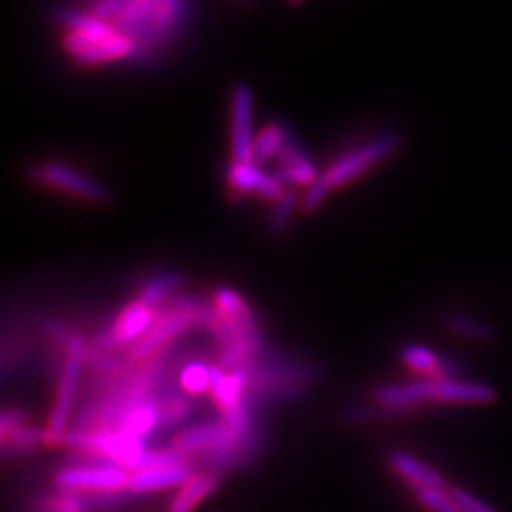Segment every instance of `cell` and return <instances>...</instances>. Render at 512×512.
<instances>
[{
	"label": "cell",
	"instance_id": "5",
	"mask_svg": "<svg viewBox=\"0 0 512 512\" xmlns=\"http://www.w3.org/2000/svg\"><path fill=\"white\" fill-rule=\"evenodd\" d=\"M399 148H401L399 135H384L342 156L317 179V183L311 184L306 190V194L300 200V209L304 213H313L323 205L332 190L342 188L351 181H357L372 167L382 164L389 156H393Z\"/></svg>",
	"mask_w": 512,
	"mask_h": 512
},
{
	"label": "cell",
	"instance_id": "14",
	"mask_svg": "<svg viewBox=\"0 0 512 512\" xmlns=\"http://www.w3.org/2000/svg\"><path fill=\"white\" fill-rule=\"evenodd\" d=\"M387 463L391 471L399 476L408 486H412L416 492L418 490H448L446 478L440 475L439 471L431 465H427L420 458L404 452V450H393L387 456Z\"/></svg>",
	"mask_w": 512,
	"mask_h": 512
},
{
	"label": "cell",
	"instance_id": "6",
	"mask_svg": "<svg viewBox=\"0 0 512 512\" xmlns=\"http://www.w3.org/2000/svg\"><path fill=\"white\" fill-rule=\"evenodd\" d=\"M86 348L88 344L82 340V336L73 334L65 346V357L59 370V378L55 385L54 404L52 412L48 416L44 429V446L48 448H63V442L71 431L78 391H80V378L86 365Z\"/></svg>",
	"mask_w": 512,
	"mask_h": 512
},
{
	"label": "cell",
	"instance_id": "27",
	"mask_svg": "<svg viewBox=\"0 0 512 512\" xmlns=\"http://www.w3.org/2000/svg\"><path fill=\"white\" fill-rule=\"evenodd\" d=\"M27 423H31V418L25 410H21V408H0V448L10 446L14 435Z\"/></svg>",
	"mask_w": 512,
	"mask_h": 512
},
{
	"label": "cell",
	"instance_id": "25",
	"mask_svg": "<svg viewBox=\"0 0 512 512\" xmlns=\"http://www.w3.org/2000/svg\"><path fill=\"white\" fill-rule=\"evenodd\" d=\"M300 200L302 198H298L294 192H285L274 203L270 219H268V228H270L272 236L279 238L289 230V226L293 222L294 211H296V207H300Z\"/></svg>",
	"mask_w": 512,
	"mask_h": 512
},
{
	"label": "cell",
	"instance_id": "22",
	"mask_svg": "<svg viewBox=\"0 0 512 512\" xmlns=\"http://www.w3.org/2000/svg\"><path fill=\"white\" fill-rule=\"evenodd\" d=\"M444 323L454 334H458L461 338H467L471 342L488 344V342L494 340L495 330L486 321L476 319L473 315H467V313H461V311H452V313L446 315Z\"/></svg>",
	"mask_w": 512,
	"mask_h": 512
},
{
	"label": "cell",
	"instance_id": "18",
	"mask_svg": "<svg viewBox=\"0 0 512 512\" xmlns=\"http://www.w3.org/2000/svg\"><path fill=\"white\" fill-rule=\"evenodd\" d=\"M116 431H122L133 439L150 444L156 433H160V406L158 397L148 399L145 403L131 408L128 414L120 420Z\"/></svg>",
	"mask_w": 512,
	"mask_h": 512
},
{
	"label": "cell",
	"instance_id": "10",
	"mask_svg": "<svg viewBox=\"0 0 512 512\" xmlns=\"http://www.w3.org/2000/svg\"><path fill=\"white\" fill-rule=\"evenodd\" d=\"M61 48L73 59L74 65L82 69L103 67L116 61H131L135 55L133 40L122 33H116L107 40H90L74 33H63Z\"/></svg>",
	"mask_w": 512,
	"mask_h": 512
},
{
	"label": "cell",
	"instance_id": "12",
	"mask_svg": "<svg viewBox=\"0 0 512 512\" xmlns=\"http://www.w3.org/2000/svg\"><path fill=\"white\" fill-rule=\"evenodd\" d=\"M226 184L234 198L256 196L270 202H277L285 194V186L279 179L260 169L258 164H232L226 169Z\"/></svg>",
	"mask_w": 512,
	"mask_h": 512
},
{
	"label": "cell",
	"instance_id": "29",
	"mask_svg": "<svg viewBox=\"0 0 512 512\" xmlns=\"http://www.w3.org/2000/svg\"><path fill=\"white\" fill-rule=\"evenodd\" d=\"M450 495L456 503L459 512H499L492 505L484 503L480 497L463 490V488H450Z\"/></svg>",
	"mask_w": 512,
	"mask_h": 512
},
{
	"label": "cell",
	"instance_id": "26",
	"mask_svg": "<svg viewBox=\"0 0 512 512\" xmlns=\"http://www.w3.org/2000/svg\"><path fill=\"white\" fill-rule=\"evenodd\" d=\"M403 361L410 370L418 372L425 378H431L435 374V370L439 368L440 357L435 351L414 344V346H406L403 349Z\"/></svg>",
	"mask_w": 512,
	"mask_h": 512
},
{
	"label": "cell",
	"instance_id": "15",
	"mask_svg": "<svg viewBox=\"0 0 512 512\" xmlns=\"http://www.w3.org/2000/svg\"><path fill=\"white\" fill-rule=\"evenodd\" d=\"M222 476L196 471L167 503L164 512H198L203 503L219 492Z\"/></svg>",
	"mask_w": 512,
	"mask_h": 512
},
{
	"label": "cell",
	"instance_id": "4",
	"mask_svg": "<svg viewBox=\"0 0 512 512\" xmlns=\"http://www.w3.org/2000/svg\"><path fill=\"white\" fill-rule=\"evenodd\" d=\"M249 374V399L258 406L266 403H287L304 397L315 380V370L306 363L266 351Z\"/></svg>",
	"mask_w": 512,
	"mask_h": 512
},
{
	"label": "cell",
	"instance_id": "7",
	"mask_svg": "<svg viewBox=\"0 0 512 512\" xmlns=\"http://www.w3.org/2000/svg\"><path fill=\"white\" fill-rule=\"evenodd\" d=\"M27 179L55 194L73 198L76 202L90 205H109L112 192L99 179L74 169L73 165L63 164L57 160H46L31 165L27 169Z\"/></svg>",
	"mask_w": 512,
	"mask_h": 512
},
{
	"label": "cell",
	"instance_id": "19",
	"mask_svg": "<svg viewBox=\"0 0 512 512\" xmlns=\"http://www.w3.org/2000/svg\"><path fill=\"white\" fill-rule=\"evenodd\" d=\"M25 512H95V509L92 497L52 486V490L33 495L25 503Z\"/></svg>",
	"mask_w": 512,
	"mask_h": 512
},
{
	"label": "cell",
	"instance_id": "8",
	"mask_svg": "<svg viewBox=\"0 0 512 512\" xmlns=\"http://www.w3.org/2000/svg\"><path fill=\"white\" fill-rule=\"evenodd\" d=\"M52 484L59 490L88 497H110L128 494L129 473L105 461H78L61 467L52 476Z\"/></svg>",
	"mask_w": 512,
	"mask_h": 512
},
{
	"label": "cell",
	"instance_id": "21",
	"mask_svg": "<svg viewBox=\"0 0 512 512\" xmlns=\"http://www.w3.org/2000/svg\"><path fill=\"white\" fill-rule=\"evenodd\" d=\"M160 406V433L181 427L184 429L188 420L194 416V403L184 393H171L165 387L158 395Z\"/></svg>",
	"mask_w": 512,
	"mask_h": 512
},
{
	"label": "cell",
	"instance_id": "2",
	"mask_svg": "<svg viewBox=\"0 0 512 512\" xmlns=\"http://www.w3.org/2000/svg\"><path fill=\"white\" fill-rule=\"evenodd\" d=\"M190 10L188 2L179 0H118L110 25L133 40L131 63L145 65L156 61L183 35Z\"/></svg>",
	"mask_w": 512,
	"mask_h": 512
},
{
	"label": "cell",
	"instance_id": "16",
	"mask_svg": "<svg viewBox=\"0 0 512 512\" xmlns=\"http://www.w3.org/2000/svg\"><path fill=\"white\" fill-rule=\"evenodd\" d=\"M52 19L63 33H74L90 40H107L118 33L112 25L95 18L84 8L59 6L52 12Z\"/></svg>",
	"mask_w": 512,
	"mask_h": 512
},
{
	"label": "cell",
	"instance_id": "20",
	"mask_svg": "<svg viewBox=\"0 0 512 512\" xmlns=\"http://www.w3.org/2000/svg\"><path fill=\"white\" fill-rule=\"evenodd\" d=\"M184 285V275L177 270H167L148 277L147 281L141 285L137 300L145 302L154 310H162L165 304L175 300Z\"/></svg>",
	"mask_w": 512,
	"mask_h": 512
},
{
	"label": "cell",
	"instance_id": "23",
	"mask_svg": "<svg viewBox=\"0 0 512 512\" xmlns=\"http://www.w3.org/2000/svg\"><path fill=\"white\" fill-rule=\"evenodd\" d=\"M289 139H291V133L285 124L272 122L266 128H262V131L256 133L255 164L275 160Z\"/></svg>",
	"mask_w": 512,
	"mask_h": 512
},
{
	"label": "cell",
	"instance_id": "1",
	"mask_svg": "<svg viewBox=\"0 0 512 512\" xmlns=\"http://www.w3.org/2000/svg\"><path fill=\"white\" fill-rule=\"evenodd\" d=\"M202 329L217 342L219 366L226 372L249 370L268 351L255 311L234 289H217Z\"/></svg>",
	"mask_w": 512,
	"mask_h": 512
},
{
	"label": "cell",
	"instance_id": "13",
	"mask_svg": "<svg viewBox=\"0 0 512 512\" xmlns=\"http://www.w3.org/2000/svg\"><path fill=\"white\" fill-rule=\"evenodd\" d=\"M196 473L194 465H177V467H160V469H147L129 475L128 494L152 495L179 490L190 476Z\"/></svg>",
	"mask_w": 512,
	"mask_h": 512
},
{
	"label": "cell",
	"instance_id": "24",
	"mask_svg": "<svg viewBox=\"0 0 512 512\" xmlns=\"http://www.w3.org/2000/svg\"><path fill=\"white\" fill-rule=\"evenodd\" d=\"M211 380H213V365H207L205 361H190L179 370V385L184 395H188L190 399L209 395Z\"/></svg>",
	"mask_w": 512,
	"mask_h": 512
},
{
	"label": "cell",
	"instance_id": "11",
	"mask_svg": "<svg viewBox=\"0 0 512 512\" xmlns=\"http://www.w3.org/2000/svg\"><path fill=\"white\" fill-rule=\"evenodd\" d=\"M230 148L234 164H255V97L249 84L238 82L230 99Z\"/></svg>",
	"mask_w": 512,
	"mask_h": 512
},
{
	"label": "cell",
	"instance_id": "17",
	"mask_svg": "<svg viewBox=\"0 0 512 512\" xmlns=\"http://www.w3.org/2000/svg\"><path fill=\"white\" fill-rule=\"evenodd\" d=\"M275 160L279 162L275 177L283 186L285 184H300V186L310 188L311 184L317 183V179L321 177L313 162L306 156V152L296 145L293 137L287 141V145L283 147Z\"/></svg>",
	"mask_w": 512,
	"mask_h": 512
},
{
	"label": "cell",
	"instance_id": "3",
	"mask_svg": "<svg viewBox=\"0 0 512 512\" xmlns=\"http://www.w3.org/2000/svg\"><path fill=\"white\" fill-rule=\"evenodd\" d=\"M376 406L384 412L385 420L414 412L423 404H490L497 399L494 387L465 380H416L408 384H389L372 393Z\"/></svg>",
	"mask_w": 512,
	"mask_h": 512
},
{
	"label": "cell",
	"instance_id": "9",
	"mask_svg": "<svg viewBox=\"0 0 512 512\" xmlns=\"http://www.w3.org/2000/svg\"><path fill=\"white\" fill-rule=\"evenodd\" d=\"M158 315L160 310H154L145 302L135 298L118 311V315L112 319L107 329L101 330L95 336L93 346L105 349L114 355L124 348L129 351L147 336L148 330L154 327Z\"/></svg>",
	"mask_w": 512,
	"mask_h": 512
},
{
	"label": "cell",
	"instance_id": "28",
	"mask_svg": "<svg viewBox=\"0 0 512 512\" xmlns=\"http://www.w3.org/2000/svg\"><path fill=\"white\" fill-rule=\"evenodd\" d=\"M416 499L427 512H459L452 495H450V488L448 490H437V488L418 490Z\"/></svg>",
	"mask_w": 512,
	"mask_h": 512
}]
</instances>
